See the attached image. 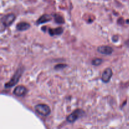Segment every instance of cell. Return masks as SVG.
<instances>
[{
    "label": "cell",
    "mask_w": 129,
    "mask_h": 129,
    "mask_svg": "<svg viewBox=\"0 0 129 129\" xmlns=\"http://www.w3.org/2000/svg\"><path fill=\"white\" fill-rule=\"evenodd\" d=\"M24 71L23 68H20L17 69L15 73L14 74V75L13 76L12 78H11V79L10 80V81H8V83H6L5 84V87L6 88H10L13 87V86H15V84H17L19 81V79L21 78V75H22Z\"/></svg>",
    "instance_id": "1"
},
{
    "label": "cell",
    "mask_w": 129,
    "mask_h": 129,
    "mask_svg": "<svg viewBox=\"0 0 129 129\" xmlns=\"http://www.w3.org/2000/svg\"><path fill=\"white\" fill-rule=\"evenodd\" d=\"M35 110L37 113L44 117H47L50 113V108L45 104H38L35 107Z\"/></svg>",
    "instance_id": "2"
},
{
    "label": "cell",
    "mask_w": 129,
    "mask_h": 129,
    "mask_svg": "<svg viewBox=\"0 0 129 129\" xmlns=\"http://www.w3.org/2000/svg\"><path fill=\"white\" fill-rule=\"evenodd\" d=\"M84 115V112L81 109H77L74 110L73 113H71L68 117H67V120L70 123H73L78 118H81Z\"/></svg>",
    "instance_id": "3"
},
{
    "label": "cell",
    "mask_w": 129,
    "mask_h": 129,
    "mask_svg": "<svg viewBox=\"0 0 129 129\" xmlns=\"http://www.w3.org/2000/svg\"><path fill=\"white\" fill-rule=\"evenodd\" d=\"M15 20V15L14 14H8L5 15L1 18V23L3 24L5 27H8L10 26L14 22Z\"/></svg>",
    "instance_id": "4"
},
{
    "label": "cell",
    "mask_w": 129,
    "mask_h": 129,
    "mask_svg": "<svg viewBox=\"0 0 129 129\" xmlns=\"http://www.w3.org/2000/svg\"><path fill=\"white\" fill-rule=\"evenodd\" d=\"M113 75V71L111 68H107L103 71L102 76V80L103 83H108Z\"/></svg>",
    "instance_id": "5"
},
{
    "label": "cell",
    "mask_w": 129,
    "mask_h": 129,
    "mask_svg": "<svg viewBox=\"0 0 129 129\" xmlns=\"http://www.w3.org/2000/svg\"><path fill=\"white\" fill-rule=\"evenodd\" d=\"M27 93V89L23 86H18L13 90V94L19 97L24 96Z\"/></svg>",
    "instance_id": "6"
},
{
    "label": "cell",
    "mask_w": 129,
    "mask_h": 129,
    "mask_svg": "<svg viewBox=\"0 0 129 129\" xmlns=\"http://www.w3.org/2000/svg\"><path fill=\"white\" fill-rule=\"evenodd\" d=\"M98 52L103 54V55H111L113 53V49L111 47L108 45H102V46L98 47L97 49Z\"/></svg>",
    "instance_id": "7"
},
{
    "label": "cell",
    "mask_w": 129,
    "mask_h": 129,
    "mask_svg": "<svg viewBox=\"0 0 129 129\" xmlns=\"http://www.w3.org/2000/svg\"><path fill=\"white\" fill-rule=\"evenodd\" d=\"M52 20V16H50V15H47V14H45V15H43L42 16H40L39 19L37 21V23L38 25L39 24H42L44 23H47L50 21Z\"/></svg>",
    "instance_id": "8"
},
{
    "label": "cell",
    "mask_w": 129,
    "mask_h": 129,
    "mask_svg": "<svg viewBox=\"0 0 129 129\" xmlns=\"http://www.w3.org/2000/svg\"><path fill=\"white\" fill-rule=\"evenodd\" d=\"M16 29L18 31H25V30H27L28 29L30 28V24L26 22H20L16 25Z\"/></svg>",
    "instance_id": "9"
},
{
    "label": "cell",
    "mask_w": 129,
    "mask_h": 129,
    "mask_svg": "<svg viewBox=\"0 0 129 129\" xmlns=\"http://www.w3.org/2000/svg\"><path fill=\"white\" fill-rule=\"evenodd\" d=\"M63 31H64V29H63L62 27H57L56 28H50L49 30V33L50 36L61 35Z\"/></svg>",
    "instance_id": "10"
},
{
    "label": "cell",
    "mask_w": 129,
    "mask_h": 129,
    "mask_svg": "<svg viewBox=\"0 0 129 129\" xmlns=\"http://www.w3.org/2000/svg\"><path fill=\"white\" fill-rule=\"evenodd\" d=\"M54 20H55V21L57 23L62 24V23H64L65 22L63 17L60 16V15H57V14H55V15H54Z\"/></svg>",
    "instance_id": "11"
},
{
    "label": "cell",
    "mask_w": 129,
    "mask_h": 129,
    "mask_svg": "<svg viewBox=\"0 0 129 129\" xmlns=\"http://www.w3.org/2000/svg\"><path fill=\"white\" fill-rule=\"evenodd\" d=\"M103 62V60L100 58H96V59H94L93 60H92L91 63L93 66H100Z\"/></svg>",
    "instance_id": "12"
},
{
    "label": "cell",
    "mask_w": 129,
    "mask_h": 129,
    "mask_svg": "<svg viewBox=\"0 0 129 129\" xmlns=\"http://www.w3.org/2000/svg\"><path fill=\"white\" fill-rule=\"evenodd\" d=\"M66 67H67V65L64 64H59L55 66L54 67V69H56V70H59V69H62L64 68H65Z\"/></svg>",
    "instance_id": "13"
}]
</instances>
